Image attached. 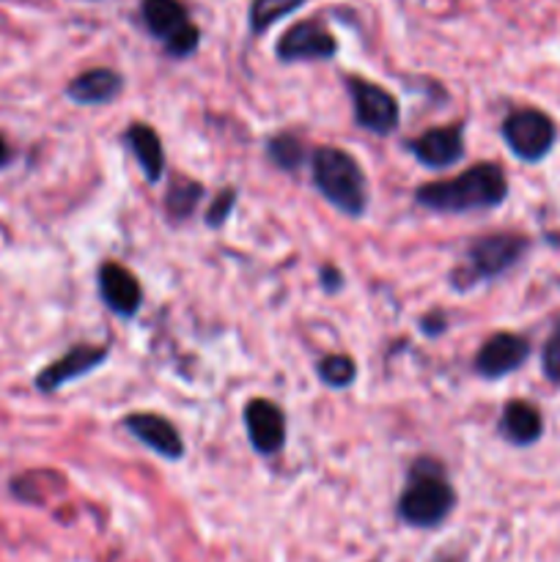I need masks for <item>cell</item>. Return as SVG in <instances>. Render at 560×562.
I'll return each mask as SVG.
<instances>
[{
	"instance_id": "7c38bea8",
	"label": "cell",
	"mask_w": 560,
	"mask_h": 562,
	"mask_svg": "<svg viewBox=\"0 0 560 562\" xmlns=\"http://www.w3.org/2000/svg\"><path fill=\"white\" fill-rule=\"evenodd\" d=\"M410 148L421 165L432 170H445L464 157V130L459 124L428 130Z\"/></svg>"
},
{
	"instance_id": "6da1fadb",
	"label": "cell",
	"mask_w": 560,
	"mask_h": 562,
	"mask_svg": "<svg viewBox=\"0 0 560 562\" xmlns=\"http://www.w3.org/2000/svg\"><path fill=\"white\" fill-rule=\"evenodd\" d=\"M508 198L505 170L494 162H478L448 181H432L417 190L415 201L439 214L486 212Z\"/></svg>"
},
{
	"instance_id": "e0dca14e",
	"label": "cell",
	"mask_w": 560,
	"mask_h": 562,
	"mask_svg": "<svg viewBox=\"0 0 560 562\" xmlns=\"http://www.w3.org/2000/svg\"><path fill=\"white\" fill-rule=\"evenodd\" d=\"M126 143H130L132 154H135V159L141 162L143 176H146L148 181L163 179L165 151L157 132H154L148 124H132L130 130H126Z\"/></svg>"
},
{
	"instance_id": "9a60e30c",
	"label": "cell",
	"mask_w": 560,
	"mask_h": 562,
	"mask_svg": "<svg viewBox=\"0 0 560 562\" xmlns=\"http://www.w3.org/2000/svg\"><path fill=\"white\" fill-rule=\"evenodd\" d=\"M121 91H124V77L113 69H88L77 75L66 88L71 102L88 104V108L110 104L113 99H119Z\"/></svg>"
},
{
	"instance_id": "52a82bcc",
	"label": "cell",
	"mask_w": 560,
	"mask_h": 562,
	"mask_svg": "<svg viewBox=\"0 0 560 562\" xmlns=\"http://www.w3.org/2000/svg\"><path fill=\"white\" fill-rule=\"evenodd\" d=\"M349 93L351 104H355V119L362 130L373 132V135H390L399 126V102L382 86H377L371 80H360V77H351Z\"/></svg>"
},
{
	"instance_id": "8fae6325",
	"label": "cell",
	"mask_w": 560,
	"mask_h": 562,
	"mask_svg": "<svg viewBox=\"0 0 560 562\" xmlns=\"http://www.w3.org/2000/svg\"><path fill=\"white\" fill-rule=\"evenodd\" d=\"M104 360H108V349H102V346H75V349L66 351L60 360L49 362V366L38 373L36 390H42V393H55V390H60L64 384L91 373L93 368L102 366Z\"/></svg>"
},
{
	"instance_id": "8992f818",
	"label": "cell",
	"mask_w": 560,
	"mask_h": 562,
	"mask_svg": "<svg viewBox=\"0 0 560 562\" xmlns=\"http://www.w3.org/2000/svg\"><path fill=\"white\" fill-rule=\"evenodd\" d=\"M503 140L508 143L511 151L525 162H538L552 151L555 140H558V130H555L552 119L541 110L522 108L514 110L508 119L503 121Z\"/></svg>"
},
{
	"instance_id": "9c48e42d",
	"label": "cell",
	"mask_w": 560,
	"mask_h": 562,
	"mask_svg": "<svg viewBox=\"0 0 560 562\" xmlns=\"http://www.w3.org/2000/svg\"><path fill=\"white\" fill-rule=\"evenodd\" d=\"M530 357V344L514 333H497L481 346L475 357V371L483 379H503L525 366Z\"/></svg>"
},
{
	"instance_id": "2e32d148",
	"label": "cell",
	"mask_w": 560,
	"mask_h": 562,
	"mask_svg": "<svg viewBox=\"0 0 560 562\" xmlns=\"http://www.w3.org/2000/svg\"><path fill=\"white\" fill-rule=\"evenodd\" d=\"M500 434L508 439L516 448H527V445H536L544 434V417L527 401H508L500 417Z\"/></svg>"
},
{
	"instance_id": "30bf717a",
	"label": "cell",
	"mask_w": 560,
	"mask_h": 562,
	"mask_svg": "<svg viewBox=\"0 0 560 562\" xmlns=\"http://www.w3.org/2000/svg\"><path fill=\"white\" fill-rule=\"evenodd\" d=\"M245 426L250 445L261 456H275L285 445V417L278 404L267 398H253L245 406Z\"/></svg>"
},
{
	"instance_id": "ac0fdd59",
	"label": "cell",
	"mask_w": 560,
	"mask_h": 562,
	"mask_svg": "<svg viewBox=\"0 0 560 562\" xmlns=\"http://www.w3.org/2000/svg\"><path fill=\"white\" fill-rule=\"evenodd\" d=\"M203 198V187L198 181L179 179L173 184V190L168 192V201H165V209L173 220H187L192 212H195L198 201Z\"/></svg>"
},
{
	"instance_id": "d6986e66",
	"label": "cell",
	"mask_w": 560,
	"mask_h": 562,
	"mask_svg": "<svg viewBox=\"0 0 560 562\" xmlns=\"http://www.w3.org/2000/svg\"><path fill=\"white\" fill-rule=\"evenodd\" d=\"M305 0H253L250 5V27L256 33H264L272 27L280 16L296 11Z\"/></svg>"
},
{
	"instance_id": "603a6c76",
	"label": "cell",
	"mask_w": 560,
	"mask_h": 562,
	"mask_svg": "<svg viewBox=\"0 0 560 562\" xmlns=\"http://www.w3.org/2000/svg\"><path fill=\"white\" fill-rule=\"evenodd\" d=\"M236 206V190H223L217 198H214V203L209 206L206 212V223L209 225H223L225 220H228L231 209Z\"/></svg>"
},
{
	"instance_id": "d4e9b609",
	"label": "cell",
	"mask_w": 560,
	"mask_h": 562,
	"mask_svg": "<svg viewBox=\"0 0 560 562\" xmlns=\"http://www.w3.org/2000/svg\"><path fill=\"white\" fill-rule=\"evenodd\" d=\"M9 159H11L9 146H5V140H3V137H0V168H3V165L9 162Z\"/></svg>"
},
{
	"instance_id": "277c9868",
	"label": "cell",
	"mask_w": 560,
	"mask_h": 562,
	"mask_svg": "<svg viewBox=\"0 0 560 562\" xmlns=\"http://www.w3.org/2000/svg\"><path fill=\"white\" fill-rule=\"evenodd\" d=\"M527 247H530V241L519 234H489L472 241L470 250H467V267L459 272V289L478 283V280H492L505 274L522 261Z\"/></svg>"
},
{
	"instance_id": "7402d4cb",
	"label": "cell",
	"mask_w": 560,
	"mask_h": 562,
	"mask_svg": "<svg viewBox=\"0 0 560 562\" xmlns=\"http://www.w3.org/2000/svg\"><path fill=\"white\" fill-rule=\"evenodd\" d=\"M541 368H544V373H547L549 382L560 384V324L555 327V333L547 338V346H544Z\"/></svg>"
},
{
	"instance_id": "3957f363",
	"label": "cell",
	"mask_w": 560,
	"mask_h": 562,
	"mask_svg": "<svg viewBox=\"0 0 560 562\" xmlns=\"http://www.w3.org/2000/svg\"><path fill=\"white\" fill-rule=\"evenodd\" d=\"M313 184L324 201L346 217H360L368 206V181L351 154L324 146L313 154Z\"/></svg>"
},
{
	"instance_id": "484cf974",
	"label": "cell",
	"mask_w": 560,
	"mask_h": 562,
	"mask_svg": "<svg viewBox=\"0 0 560 562\" xmlns=\"http://www.w3.org/2000/svg\"><path fill=\"white\" fill-rule=\"evenodd\" d=\"M434 562H459L456 558H439V560H434Z\"/></svg>"
},
{
	"instance_id": "ba28073f",
	"label": "cell",
	"mask_w": 560,
	"mask_h": 562,
	"mask_svg": "<svg viewBox=\"0 0 560 562\" xmlns=\"http://www.w3.org/2000/svg\"><path fill=\"white\" fill-rule=\"evenodd\" d=\"M335 53H338V44H335L333 33L318 20L296 22L278 42V58L285 60V64H294V60H327Z\"/></svg>"
},
{
	"instance_id": "44dd1931",
	"label": "cell",
	"mask_w": 560,
	"mask_h": 562,
	"mask_svg": "<svg viewBox=\"0 0 560 562\" xmlns=\"http://www.w3.org/2000/svg\"><path fill=\"white\" fill-rule=\"evenodd\" d=\"M267 154L280 170H289V173H294V170L302 165V159H305L302 143L296 140L294 135L272 137V140H269V146H267Z\"/></svg>"
},
{
	"instance_id": "4fadbf2b",
	"label": "cell",
	"mask_w": 560,
	"mask_h": 562,
	"mask_svg": "<svg viewBox=\"0 0 560 562\" xmlns=\"http://www.w3.org/2000/svg\"><path fill=\"white\" fill-rule=\"evenodd\" d=\"M99 294L115 316H135L143 305V289L135 274L121 263H102L99 267Z\"/></svg>"
},
{
	"instance_id": "5b68a950",
	"label": "cell",
	"mask_w": 560,
	"mask_h": 562,
	"mask_svg": "<svg viewBox=\"0 0 560 562\" xmlns=\"http://www.w3.org/2000/svg\"><path fill=\"white\" fill-rule=\"evenodd\" d=\"M143 22L157 38H163L173 58H187L198 49V27L187 20V11L179 0H143Z\"/></svg>"
},
{
	"instance_id": "5bb4252c",
	"label": "cell",
	"mask_w": 560,
	"mask_h": 562,
	"mask_svg": "<svg viewBox=\"0 0 560 562\" xmlns=\"http://www.w3.org/2000/svg\"><path fill=\"white\" fill-rule=\"evenodd\" d=\"M126 431L143 442L146 448H152L154 453H159L163 459L179 461L184 456V442H181L179 431L173 428V423L165 420V417L154 415V412H135V415L126 417Z\"/></svg>"
},
{
	"instance_id": "7a4b0ae2",
	"label": "cell",
	"mask_w": 560,
	"mask_h": 562,
	"mask_svg": "<svg viewBox=\"0 0 560 562\" xmlns=\"http://www.w3.org/2000/svg\"><path fill=\"white\" fill-rule=\"evenodd\" d=\"M456 508V492L443 475V467L432 459L415 461L404 494L399 499V516L417 530L439 527Z\"/></svg>"
},
{
	"instance_id": "ffe728a7",
	"label": "cell",
	"mask_w": 560,
	"mask_h": 562,
	"mask_svg": "<svg viewBox=\"0 0 560 562\" xmlns=\"http://www.w3.org/2000/svg\"><path fill=\"white\" fill-rule=\"evenodd\" d=\"M355 376H357L355 360L346 355H329L318 362V379H322L327 387L344 390L355 382Z\"/></svg>"
},
{
	"instance_id": "cb8c5ba5",
	"label": "cell",
	"mask_w": 560,
	"mask_h": 562,
	"mask_svg": "<svg viewBox=\"0 0 560 562\" xmlns=\"http://www.w3.org/2000/svg\"><path fill=\"white\" fill-rule=\"evenodd\" d=\"M322 285H324V291H340V285H344V274H340L335 267H324L322 269Z\"/></svg>"
}]
</instances>
